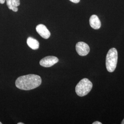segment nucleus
Instances as JSON below:
<instances>
[{"label": "nucleus", "instance_id": "obj_1", "mask_svg": "<svg viewBox=\"0 0 124 124\" xmlns=\"http://www.w3.org/2000/svg\"><path fill=\"white\" fill-rule=\"evenodd\" d=\"M40 76L34 74L23 75L19 77L16 80V87L23 90H31L39 86L41 84Z\"/></svg>", "mask_w": 124, "mask_h": 124}, {"label": "nucleus", "instance_id": "obj_2", "mask_svg": "<svg viewBox=\"0 0 124 124\" xmlns=\"http://www.w3.org/2000/svg\"><path fill=\"white\" fill-rule=\"evenodd\" d=\"M118 61V52L115 48L110 49L107 54L106 66L107 70L109 72L115 71Z\"/></svg>", "mask_w": 124, "mask_h": 124}, {"label": "nucleus", "instance_id": "obj_3", "mask_svg": "<svg viewBox=\"0 0 124 124\" xmlns=\"http://www.w3.org/2000/svg\"><path fill=\"white\" fill-rule=\"evenodd\" d=\"M93 83L87 78L81 80L75 87V92L78 96L84 97L87 95L93 88Z\"/></svg>", "mask_w": 124, "mask_h": 124}, {"label": "nucleus", "instance_id": "obj_4", "mask_svg": "<svg viewBox=\"0 0 124 124\" xmlns=\"http://www.w3.org/2000/svg\"><path fill=\"white\" fill-rule=\"evenodd\" d=\"M76 50L78 54L81 56H85L90 52L88 45L84 42H79L76 45Z\"/></svg>", "mask_w": 124, "mask_h": 124}, {"label": "nucleus", "instance_id": "obj_5", "mask_svg": "<svg viewBox=\"0 0 124 124\" xmlns=\"http://www.w3.org/2000/svg\"><path fill=\"white\" fill-rule=\"evenodd\" d=\"M58 62V58L55 56H47L42 58L40 61V65L44 67H50Z\"/></svg>", "mask_w": 124, "mask_h": 124}, {"label": "nucleus", "instance_id": "obj_6", "mask_svg": "<svg viewBox=\"0 0 124 124\" xmlns=\"http://www.w3.org/2000/svg\"><path fill=\"white\" fill-rule=\"evenodd\" d=\"M36 30L40 36L46 39L49 38L51 36V33L49 30L45 25L42 24L38 25L36 27Z\"/></svg>", "mask_w": 124, "mask_h": 124}, {"label": "nucleus", "instance_id": "obj_7", "mask_svg": "<svg viewBox=\"0 0 124 124\" xmlns=\"http://www.w3.org/2000/svg\"><path fill=\"white\" fill-rule=\"evenodd\" d=\"M90 24L92 28L95 30L100 29L101 26V23L98 16L96 15H93L90 18Z\"/></svg>", "mask_w": 124, "mask_h": 124}, {"label": "nucleus", "instance_id": "obj_8", "mask_svg": "<svg viewBox=\"0 0 124 124\" xmlns=\"http://www.w3.org/2000/svg\"><path fill=\"white\" fill-rule=\"evenodd\" d=\"M7 5L10 10H13V12H17L18 11V7L20 5L19 0H6Z\"/></svg>", "mask_w": 124, "mask_h": 124}, {"label": "nucleus", "instance_id": "obj_9", "mask_svg": "<svg viewBox=\"0 0 124 124\" xmlns=\"http://www.w3.org/2000/svg\"><path fill=\"white\" fill-rule=\"evenodd\" d=\"M27 44L28 46L33 50H36L39 48V43L37 40L29 37L27 40Z\"/></svg>", "mask_w": 124, "mask_h": 124}, {"label": "nucleus", "instance_id": "obj_10", "mask_svg": "<svg viewBox=\"0 0 124 124\" xmlns=\"http://www.w3.org/2000/svg\"><path fill=\"white\" fill-rule=\"evenodd\" d=\"M70 0L75 3H78L80 1V0Z\"/></svg>", "mask_w": 124, "mask_h": 124}, {"label": "nucleus", "instance_id": "obj_11", "mask_svg": "<svg viewBox=\"0 0 124 124\" xmlns=\"http://www.w3.org/2000/svg\"><path fill=\"white\" fill-rule=\"evenodd\" d=\"M93 124H102V123L100 122L99 121H95V122H93Z\"/></svg>", "mask_w": 124, "mask_h": 124}, {"label": "nucleus", "instance_id": "obj_12", "mask_svg": "<svg viewBox=\"0 0 124 124\" xmlns=\"http://www.w3.org/2000/svg\"><path fill=\"white\" fill-rule=\"evenodd\" d=\"M6 0H0V4H4Z\"/></svg>", "mask_w": 124, "mask_h": 124}, {"label": "nucleus", "instance_id": "obj_13", "mask_svg": "<svg viewBox=\"0 0 124 124\" xmlns=\"http://www.w3.org/2000/svg\"><path fill=\"white\" fill-rule=\"evenodd\" d=\"M121 124H124V119H123V120H122V122H121Z\"/></svg>", "mask_w": 124, "mask_h": 124}, {"label": "nucleus", "instance_id": "obj_14", "mask_svg": "<svg viewBox=\"0 0 124 124\" xmlns=\"http://www.w3.org/2000/svg\"><path fill=\"white\" fill-rule=\"evenodd\" d=\"M24 123H18V124H23Z\"/></svg>", "mask_w": 124, "mask_h": 124}, {"label": "nucleus", "instance_id": "obj_15", "mask_svg": "<svg viewBox=\"0 0 124 124\" xmlns=\"http://www.w3.org/2000/svg\"><path fill=\"white\" fill-rule=\"evenodd\" d=\"M2 124V123H1V122H0V124Z\"/></svg>", "mask_w": 124, "mask_h": 124}]
</instances>
